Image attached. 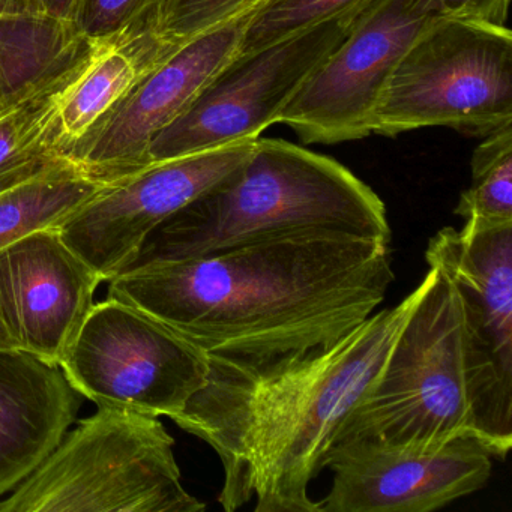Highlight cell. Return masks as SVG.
I'll use <instances>...</instances> for the list:
<instances>
[{"label":"cell","instance_id":"obj_1","mask_svg":"<svg viewBox=\"0 0 512 512\" xmlns=\"http://www.w3.org/2000/svg\"><path fill=\"white\" fill-rule=\"evenodd\" d=\"M389 242L301 232L196 259L137 266L109 296L139 308L206 355L266 362L328 349L385 301Z\"/></svg>","mask_w":512,"mask_h":512},{"label":"cell","instance_id":"obj_2","mask_svg":"<svg viewBox=\"0 0 512 512\" xmlns=\"http://www.w3.org/2000/svg\"><path fill=\"white\" fill-rule=\"evenodd\" d=\"M416 296L418 289L371 314L328 349L266 362L208 355L205 385L172 421L217 452L224 511L254 500L256 512H320L311 482L382 370Z\"/></svg>","mask_w":512,"mask_h":512},{"label":"cell","instance_id":"obj_3","mask_svg":"<svg viewBox=\"0 0 512 512\" xmlns=\"http://www.w3.org/2000/svg\"><path fill=\"white\" fill-rule=\"evenodd\" d=\"M301 232L392 236L383 200L343 164L260 136L247 163L161 224L130 268Z\"/></svg>","mask_w":512,"mask_h":512},{"label":"cell","instance_id":"obj_4","mask_svg":"<svg viewBox=\"0 0 512 512\" xmlns=\"http://www.w3.org/2000/svg\"><path fill=\"white\" fill-rule=\"evenodd\" d=\"M416 289L382 370L347 415L332 448L434 451L470 437L454 284L439 266H430Z\"/></svg>","mask_w":512,"mask_h":512},{"label":"cell","instance_id":"obj_5","mask_svg":"<svg viewBox=\"0 0 512 512\" xmlns=\"http://www.w3.org/2000/svg\"><path fill=\"white\" fill-rule=\"evenodd\" d=\"M157 416L98 407L20 482L0 512H202Z\"/></svg>","mask_w":512,"mask_h":512},{"label":"cell","instance_id":"obj_6","mask_svg":"<svg viewBox=\"0 0 512 512\" xmlns=\"http://www.w3.org/2000/svg\"><path fill=\"white\" fill-rule=\"evenodd\" d=\"M512 125V32L433 16L380 95L371 134L446 127L485 137Z\"/></svg>","mask_w":512,"mask_h":512},{"label":"cell","instance_id":"obj_7","mask_svg":"<svg viewBox=\"0 0 512 512\" xmlns=\"http://www.w3.org/2000/svg\"><path fill=\"white\" fill-rule=\"evenodd\" d=\"M425 259L457 293L470 437L503 461L512 446V223L445 227Z\"/></svg>","mask_w":512,"mask_h":512},{"label":"cell","instance_id":"obj_8","mask_svg":"<svg viewBox=\"0 0 512 512\" xmlns=\"http://www.w3.org/2000/svg\"><path fill=\"white\" fill-rule=\"evenodd\" d=\"M59 367L98 407L178 415L208 379V355L139 308L94 304Z\"/></svg>","mask_w":512,"mask_h":512},{"label":"cell","instance_id":"obj_9","mask_svg":"<svg viewBox=\"0 0 512 512\" xmlns=\"http://www.w3.org/2000/svg\"><path fill=\"white\" fill-rule=\"evenodd\" d=\"M359 13L236 56L193 106L152 140L148 164L260 137L343 43Z\"/></svg>","mask_w":512,"mask_h":512},{"label":"cell","instance_id":"obj_10","mask_svg":"<svg viewBox=\"0 0 512 512\" xmlns=\"http://www.w3.org/2000/svg\"><path fill=\"white\" fill-rule=\"evenodd\" d=\"M257 139L158 161L107 182L58 227L59 235L110 281L136 262L161 224L241 169Z\"/></svg>","mask_w":512,"mask_h":512},{"label":"cell","instance_id":"obj_11","mask_svg":"<svg viewBox=\"0 0 512 512\" xmlns=\"http://www.w3.org/2000/svg\"><path fill=\"white\" fill-rule=\"evenodd\" d=\"M436 0H374L356 17L343 43L308 79L277 124L305 145H337L371 136L383 88Z\"/></svg>","mask_w":512,"mask_h":512},{"label":"cell","instance_id":"obj_12","mask_svg":"<svg viewBox=\"0 0 512 512\" xmlns=\"http://www.w3.org/2000/svg\"><path fill=\"white\" fill-rule=\"evenodd\" d=\"M263 4L182 44L71 152V160L103 182L148 166L152 140L181 118L239 55L245 32Z\"/></svg>","mask_w":512,"mask_h":512},{"label":"cell","instance_id":"obj_13","mask_svg":"<svg viewBox=\"0 0 512 512\" xmlns=\"http://www.w3.org/2000/svg\"><path fill=\"white\" fill-rule=\"evenodd\" d=\"M331 490L320 512H430L481 490L493 457L473 437L434 451L337 446L329 451Z\"/></svg>","mask_w":512,"mask_h":512},{"label":"cell","instance_id":"obj_14","mask_svg":"<svg viewBox=\"0 0 512 512\" xmlns=\"http://www.w3.org/2000/svg\"><path fill=\"white\" fill-rule=\"evenodd\" d=\"M101 283L58 227L35 230L0 250V320L17 349L59 365Z\"/></svg>","mask_w":512,"mask_h":512},{"label":"cell","instance_id":"obj_15","mask_svg":"<svg viewBox=\"0 0 512 512\" xmlns=\"http://www.w3.org/2000/svg\"><path fill=\"white\" fill-rule=\"evenodd\" d=\"M82 400L59 365L16 347L0 349V497L52 454Z\"/></svg>","mask_w":512,"mask_h":512},{"label":"cell","instance_id":"obj_16","mask_svg":"<svg viewBox=\"0 0 512 512\" xmlns=\"http://www.w3.org/2000/svg\"><path fill=\"white\" fill-rule=\"evenodd\" d=\"M181 46L161 34L157 25L92 40L88 62L65 89L59 106L58 136L64 154L70 158L71 152Z\"/></svg>","mask_w":512,"mask_h":512},{"label":"cell","instance_id":"obj_17","mask_svg":"<svg viewBox=\"0 0 512 512\" xmlns=\"http://www.w3.org/2000/svg\"><path fill=\"white\" fill-rule=\"evenodd\" d=\"M89 53L91 41L64 67L0 110V194L73 161L59 145V106Z\"/></svg>","mask_w":512,"mask_h":512},{"label":"cell","instance_id":"obj_18","mask_svg":"<svg viewBox=\"0 0 512 512\" xmlns=\"http://www.w3.org/2000/svg\"><path fill=\"white\" fill-rule=\"evenodd\" d=\"M88 40L46 16L0 17V110L70 62Z\"/></svg>","mask_w":512,"mask_h":512},{"label":"cell","instance_id":"obj_19","mask_svg":"<svg viewBox=\"0 0 512 512\" xmlns=\"http://www.w3.org/2000/svg\"><path fill=\"white\" fill-rule=\"evenodd\" d=\"M106 184L70 161L0 194V250L35 230L61 226Z\"/></svg>","mask_w":512,"mask_h":512},{"label":"cell","instance_id":"obj_20","mask_svg":"<svg viewBox=\"0 0 512 512\" xmlns=\"http://www.w3.org/2000/svg\"><path fill=\"white\" fill-rule=\"evenodd\" d=\"M472 181L455 215L482 224L512 223V125L485 137L472 155Z\"/></svg>","mask_w":512,"mask_h":512},{"label":"cell","instance_id":"obj_21","mask_svg":"<svg viewBox=\"0 0 512 512\" xmlns=\"http://www.w3.org/2000/svg\"><path fill=\"white\" fill-rule=\"evenodd\" d=\"M374 0H268L251 20L239 55L257 52L325 20L359 13Z\"/></svg>","mask_w":512,"mask_h":512},{"label":"cell","instance_id":"obj_22","mask_svg":"<svg viewBox=\"0 0 512 512\" xmlns=\"http://www.w3.org/2000/svg\"><path fill=\"white\" fill-rule=\"evenodd\" d=\"M166 0H77L71 25L86 40H101L128 29L157 25Z\"/></svg>","mask_w":512,"mask_h":512},{"label":"cell","instance_id":"obj_23","mask_svg":"<svg viewBox=\"0 0 512 512\" xmlns=\"http://www.w3.org/2000/svg\"><path fill=\"white\" fill-rule=\"evenodd\" d=\"M266 0H166L161 34L178 44L241 16Z\"/></svg>","mask_w":512,"mask_h":512},{"label":"cell","instance_id":"obj_24","mask_svg":"<svg viewBox=\"0 0 512 512\" xmlns=\"http://www.w3.org/2000/svg\"><path fill=\"white\" fill-rule=\"evenodd\" d=\"M437 16L466 22L506 26L509 0H436Z\"/></svg>","mask_w":512,"mask_h":512},{"label":"cell","instance_id":"obj_25","mask_svg":"<svg viewBox=\"0 0 512 512\" xmlns=\"http://www.w3.org/2000/svg\"><path fill=\"white\" fill-rule=\"evenodd\" d=\"M77 0H32V8L37 16L52 17L61 22H73Z\"/></svg>","mask_w":512,"mask_h":512},{"label":"cell","instance_id":"obj_26","mask_svg":"<svg viewBox=\"0 0 512 512\" xmlns=\"http://www.w3.org/2000/svg\"><path fill=\"white\" fill-rule=\"evenodd\" d=\"M37 16L32 0H0V17Z\"/></svg>","mask_w":512,"mask_h":512},{"label":"cell","instance_id":"obj_27","mask_svg":"<svg viewBox=\"0 0 512 512\" xmlns=\"http://www.w3.org/2000/svg\"><path fill=\"white\" fill-rule=\"evenodd\" d=\"M13 347H16L14 346V341L11 340L7 328H5L4 323L0 320V349H13Z\"/></svg>","mask_w":512,"mask_h":512}]
</instances>
